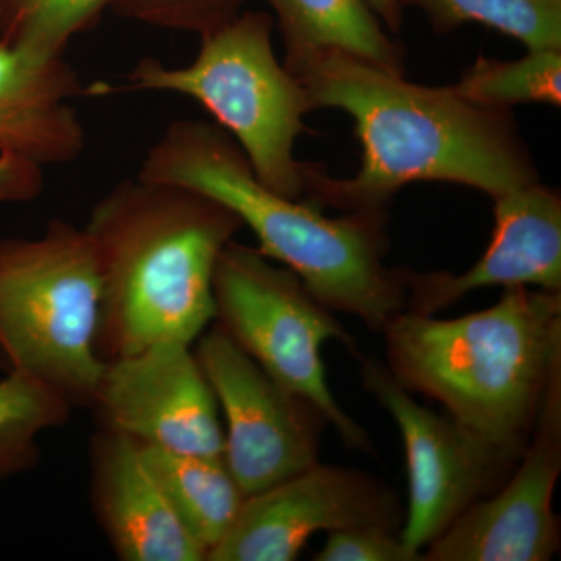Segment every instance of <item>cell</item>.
I'll return each instance as SVG.
<instances>
[{"label": "cell", "instance_id": "9a60e30c", "mask_svg": "<svg viewBox=\"0 0 561 561\" xmlns=\"http://www.w3.org/2000/svg\"><path fill=\"white\" fill-rule=\"evenodd\" d=\"M84 94L66 54L0 41V153L44 169L79 160L87 135L72 101Z\"/></svg>", "mask_w": 561, "mask_h": 561}, {"label": "cell", "instance_id": "d6986e66", "mask_svg": "<svg viewBox=\"0 0 561 561\" xmlns=\"http://www.w3.org/2000/svg\"><path fill=\"white\" fill-rule=\"evenodd\" d=\"M72 404L58 391L22 373L0 381V479L21 474L39 461V437L65 426Z\"/></svg>", "mask_w": 561, "mask_h": 561}, {"label": "cell", "instance_id": "9c48e42d", "mask_svg": "<svg viewBox=\"0 0 561 561\" xmlns=\"http://www.w3.org/2000/svg\"><path fill=\"white\" fill-rule=\"evenodd\" d=\"M201 364L225 421L224 459L247 497L316 465L328 421L279 386L219 323L197 339Z\"/></svg>", "mask_w": 561, "mask_h": 561}, {"label": "cell", "instance_id": "3957f363", "mask_svg": "<svg viewBox=\"0 0 561 561\" xmlns=\"http://www.w3.org/2000/svg\"><path fill=\"white\" fill-rule=\"evenodd\" d=\"M243 228L201 192L136 179L117 183L84 225L101 273L103 362L162 342H194L216 320L214 272Z\"/></svg>", "mask_w": 561, "mask_h": 561}, {"label": "cell", "instance_id": "52a82bcc", "mask_svg": "<svg viewBox=\"0 0 561 561\" xmlns=\"http://www.w3.org/2000/svg\"><path fill=\"white\" fill-rule=\"evenodd\" d=\"M214 301L217 323L262 370L319 409L350 448L371 451L367 431L335 401L321 357L328 341L354 353L356 343L294 272L232 239L217 260Z\"/></svg>", "mask_w": 561, "mask_h": 561}, {"label": "cell", "instance_id": "8992f818", "mask_svg": "<svg viewBox=\"0 0 561 561\" xmlns=\"http://www.w3.org/2000/svg\"><path fill=\"white\" fill-rule=\"evenodd\" d=\"M99 313L101 273L84 227L55 219L38 238L0 241V351L10 371L92 405L105 367Z\"/></svg>", "mask_w": 561, "mask_h": 561}, {"label": "cell", "instance_id": "6da1fadb", "mask_svg": "<svg viewBox=\"0 0 561 561\" xmlns=\"http://www.w3.org/2000/svg\"><path fill=\"white\" fill-rule=\"evenodd\" d=\"M287 70L312 111L348 114L362 147L359 171L348 179L306 164L302 201L319 208L387 210L402 187L421 181L460 184L491 198L540 181L512 111L478 105L453 87L412 83L341 51Z\"/></svg>", "mask_w": 561, "mask_h": 561}, {"label": "cell", "instance_id": "4fadbf2b", "mask_svg": "<svg viewBox=\"0 0 561 561\" xmlns=\"http://www.w3.org/2000/svg\"><path fill=\"white\" fill-rule=\"evenodd\" d=\"M494 202L489 249L470 271L419 273L401 268L404 311L435 316L485 287H537L561 291V198L540 181L505 192Z\"/></svg>", "mask_w": 561, "mask_h": 561}, {"label": "cell", "instance_id": "7c38bea8", "mask_svg": "<svg viewBox=\"0 0 561 561\" xmlns=\"http://www.w3.org/2000/svg\"><path fill=\"white\" fill-rule=\"evenodd\" d=\"M92 405L101 411L105 426L140 445L224 456L219 404L186 343H157L105 362Z\"/></svg>", "mask_w": 561, "mask_h": 561}, {"label": "cell", "instance_id": "7402d4cb", "mask_svg": "<svg viewBox=\"0 0 561 561\" xmlns=\"http://www.w3.org/2000/svg\"><path fill=\"white\" fill-rule=\"evenodd\" d=\"M249 2L251 0H111L110 10L150 27L201 36L238 16Z\"/></svg>", "mask_w": 561, "mask_h": 561}, {"label": "cell", "instance_id": "7a4b0ae2", "mask_svg": "<svg viewBox=\"0 0 561 561\" xmlns=\"http://www.w3.org/2000/svg\"><path fill=\"white\" fill-rule=\"evenodd\" d=\"M138 179L208 195L256 236L257 250L294 272L330 311L382 328L405 309L401 268L386 264L387 210L328 217L308 201L265 186L234 139L217 124L175 121L140 162Z\"/></svg>", "mask_w": 561, "mask_h": 561}, {"label": "cell", "instance_id": "ac0fdd59", "mask_svg": "<svg viewBox=\"0 0 561 561\" xmlns=\"http://www.w3.org/2000/svg\"><path fill=\"white\" fill-rule=\"evenodd\" d=\"M423 11L432 28L485 25L519 41L527 50H561V0H400Z\"/></svg>", "mask_w": 561, "mask_h": 561}, {"label": "cell", "instance_id": "e0dca14e", "mask_svg": "<svg viewBox=\"0 0 561 561\" xmlns=\"http://www.w3.org/2000/svg\"><path fill=\"white\" fill-rule=\"evenodd\" d=\"M140 449L180 522L208 560L231 530L247 497L224 456H195L153 445H140Z\"/></svg>", "mask_w": 561, "mask_h": 561}, {"label": "cell", "instance_id": "ba28073f", "mask_svg": "<svg viewBox=\"0 0 561 561\" xmlns=\"http://www.w3.org/2000/svg\"><path fill=\"white\" fill-rule=\"evenodd\" d=\"M356 356L365 389L390 413L404 443L409 507L400 537L421 560L423 549L461 513L504 485L523 454L486 440L448 413L424 408L386 365Z\"/></svg>", "mask_w": 561, "mask_h": 561}, {"label": "cell", "instance_id": "8fae6325", "mask_svg": "<svg viewBox=\"0 0 561 561\" xmlns=\"http://www.w3.org/2000/svg\"><path fill=\"white\" fill-rule=\"evenodd\" d=\"M561 472V378L542 402L507 481L474 502L421 557L426 561H548L560 548L552 502Z\"/></svg>", "mask_w": 561, "mask_h": 561}, {"label": "cell", "instance_id": "30bf717a", "mask_svg": "<svg viewBox=\"0 0 561 561\" xmlns=\"http://www.w3.org/2000/svg\"><path fill=\"white\" fill-rule=\"evenodd\" d=\"M397 493L381 479L317 461L300 474L245 497L227 537L208 561L297 560L319 531L381 527L398 530Z\"/></svg>", "mask_w": 561, "mask_h": 561}, {"label": "cell", "instance_id": "cb8c5ba5", "mask_svg": "<svg viewBox=\"0 0 561 561\" xmlns=\"http://www.w3.org/2000/svg\"><path fill=\"white\" fill-rule=\"evenodd\" d=\"M44 168L16 157L0 153V205L36 201L44 191Z\"/></svg>", "mask_w": 561, "mask_h": 561}, {"label": "cell", "instance_id": "44dd1931", "mask_svg": "<svg viewBox=\"0 0 561 561\" xmlns=\"http://www.w3.org/2000/svg\"><path fill=\"white\" fill-rule=\"evenodd\" d=\"M110 5L111 0H0V41L65 55Z\"/></svg>", "mask_w": 561, "mask_h": 561}, {"label": "cell", "instance_id": "d4e9b609", "mask_svg": "<svg viewBox=\"0 0 561 561\" xmlns=\"http://www.w3.org/2000/svg\"><path fill=\"white\" fill-rule=\"evenodd\" d=\"M367 2L387 31H400L402 22L400 0H367Z\"/></svg>", "mask_w": 561, "mask_h": 561}, {"label": "cell", "instance_id": "ffe728a7", "mask_svg": "<svg viewBox=\"0 0 561 561\" xmlns=\"http://www.w3.org/2000/svg\"><path fill=\"white\" fill-rule=\"evenodd\" d=\"M454 90L486 108L561 105V50H529L519 60L500 61L479 55Z\"/></svg>", "mask_w": 561, "mask_h": 561}, {"label": "cell", "instance_id": "5bb4252c", "mask_svg": "<svg viewBox=\"0 0 561 561\" xmlns=\"http://www.w3.org/2000/svg\"><path fill=\"white\" fill-rule=\"evenodd\" d=\"M91 496L117 559L205 561L142 456L139 442L105 426L92 442Z\"/></svg>", "mask_w": 561, "mask_h": 561}, {"label": "cell", "instance_id": "484cf974", "mask_svg": "<svg viewBox=\"0 0 561 561\" xmlns=\"http://www.w3.org/2000/svg\"><path fill=\"white\" fill-rule=\"evenodd\" d=\"M0 481H2V479H0Z\"/></svg>", "mask_w": 561, "mask_h": 561}, {"label": "cell", "instance_id": "2e32d148", "mask_svg": "<svg viewBox=\"0 0 561 561\" xmlns=\"http://www.w3.org/2000/svg\"><path fill=\"white\" fill-rule=\"evenodd\" d=\"M284 44L283 65L341 51L404 73V49L383 28L367 0H267Z\"/></svg>", "mask_w": 561, "mask_h": 561}, {"label": "cell", "instance_id": "603a6c76", "mask_svg": "<svg viewBox=\"0 0 561 561\" xmlns=\"http://www.w3.org/2000/svg\"><path fill=\"white\" fill-rule=\"evenodd\" d=\"M316 561H419L400 534L381 527L331 531Z\"/></svg>", "mask_w": 561, "mask_h": 561}, {"label": "cell", "instance_id": "5b68a950", "mask_svg": "<svg viewBox=\"0 0 561 561\" xmlns=\"http://www.w3.org/2000/svg\"><path fill=\"white\" fill-rule=\"evenodd\" d=\"M273 28L271 14L243 10L201 35L190 65L140 58L119 90L172 92L197 102L238 142L265 186L302 201L308 162L295 157V146L312 110L300 81L276 57Z\"/></svg>", "mask_w": 561, "mask_h": 561}, {"label": "cell", "instance_id": "277c9868", "mask_svg": "<svg viewBox=\"0 0 561 561\" xmlns=\"http://www.w3.org/2000/svg\"><path fill=\"white\" fill-rule=\"evenodd\" d=\"M389 371L405 390L491 443L524 453L561 378V291L505 289L485 311L453 320L398 312L382 328Z\"/></svg>", "mask_w": 561, "mask_h": 561}]
</instances>
